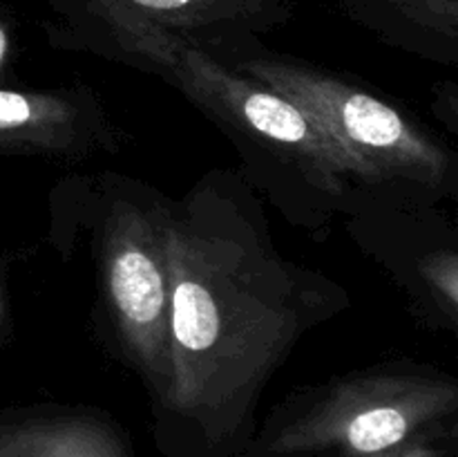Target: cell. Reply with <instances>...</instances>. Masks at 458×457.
Instances as JSON below:
<instances>
[{"label": "cell", "instance_id": "cell-1", "mask_svg": "<svg viewBox=\"0 0 458 457\" xmlns=\"http://www.w3.org/2000/svg\"><path fill=\"white\" fill-rule=\"evenodd\" d=\"M170 370L152 401L170 437L226 451L291 349L352 307L344 287L289 260L237 168L201 175L165 200Z\"/></svg>", "mask_w": 458, "mask_h": 457}, {"label": "cell", "instance_id": "cell-2", "mask_svg": "<svg viewBox=\"0 0 458 457\" xmlns=\"http://www.w3.org/2000/svg\"><path fill=\"white\" fill-rule=\"evenodd\" d=\"M67 47L168 81L231 139L246 182L295 228L327 236L344 213L353 170L343 152L284 97L141 18L88 27Z\"/></svg>", "mask_w": 458, "mask_h": 457}, {"label": "cell", "instance_id": "cell-3", "mask_svg": "<svg viewBox=\"0 0 458 457\" xmlns=\"http://www.w3.org/2000/svg\"><path fill=\"white\" fill-rule=\"evenodd\" d=\"M224 65L293 103L353 170L356 195L441 204L456 193L454 152L401 106L334 70L253 40Z\"/></svg>", "mask_w": 458, "mask_h": 457}, {"label": "cell", "instance_id": "cell-4", "mask_svg": "<svg viewBox=\"0 0 458 457\" xmlns=\"http://www.w3.org/2000/svg\"><path fill=\"white\" fill-rule=\"evenodd\" d=\"M168 195L123 173L76 177L54 188L56 218L83 222L92 240L98 305L152 401L170 370V269L165 255Z\"/></svg>", "mask_w": 458, "mask_h": 457}, {"label": "cell", "instance_id": "cell-5", "mask_svg": "<svg viewBox=\"0 0 458 457\" xmlns=\"http://www.w3.org/2000/svg\"><path fill=\"white\" fill-rule=\"evenodd\" d=\"M456 412V376L414 361L380 363L293 394L268 428L264 455H378L452 424Z\"/></svg>", "mask_w": 458, "mask_h": 457}, {"label": "cell", "instance_id": "cell-6", "mask_svg": "<svg viewBox=\"0 0 458 457\" xmlns=\"http://www.w3.org/2000/svg\"><path fill=\"white\" fill-rule=\"evenodd\" d=\"M438 204H392L349 193L347 231L405 289L420 321L458 330L456 224Z\"/></svg>", "mask_w": 458, "mask_h": 457}, {"label": "cell", "instance_id": "cell-7", "mask_svg": "<svg viewBox=\"0 0 458 457\" xmlns=\"http://www.w3.org/2000/svg\"><path fill=\"white\" fill-rule=\"evenodd\" d=\"M56 22L49 36L97 25L112 18H141L182 36L226 63L253 40L293 18L298 0H47Z\"/></svg>", "mask_w": 458, "mask_h": 457}, {"label": "cell", "instance_id": "cell-8", "mask_svg": "<svg viewBox=\"0 0 458 457\" xmlns=\"http://www.w3.org/2000/svg\"><path fill=\"white\" fill-rule=\"evenodd\" d=\"M125 139L89 85L0 88V151L54 161H85L121 151Z\"/></svg>", "mask_w": 458, "mask_h": 457}, {"label": "cell", "instance_id": "cell-9", "mask_svg": "<svg viewBox=\"0 0 458 457\" xmlns=\"http://www.w3.org/2000/svg\"><path fill=\"white\" fill-rule=\"evenodd\" d=\"M0 457H132V451L106 412L38 406L0 421Z\"/></svg>", "mask_w": 458, "mask_h": 457}, {"label": "cell", "instance_id": "cell-10", "mask_svg": "<svg viewBox=\"0 0 458 457\" xmlns=\"http://www.w3.org/2000/svg\"><path fill=\"white\" fill-rule=\"evenodd\" d=\"M349 21L383 43L434 63H458V0H338Z\"/></svg>", "mask_w": 458, "mask_h": 457}, {"label": "cell", "instance_id": "cell-11", "mask_svg": "<svg viewBox=\"0 0 458 457\" xmlns=\"http://www.w3.org/2000/svg\"><path fill=\"white\" fill-rule=\"evenodd\" d=\"M456 437V421L452 424L437 426L425 433L416 435L410 442L392 448V451L378 453V455H362V457H445L450 453L452 442Z\"/></svg>", "mask_w": 458, "mask_h": 457}, {"label": "cell", "instance_id": "cell-12", "mask_svg": "<svg viewBox=\"0 0 458 457\" xmlns=\"http://www.w3.org/2000/svg\"><path fill=\"white\" fill-rule=\"evenodd\" d=\"M13 54V30L7 16L0 13V76L9 70V61Z\"/></svg>", "mask_w": 458, "mask_h": 457}, {"label": "cell", "instance_id": "cell-13", "mask_svg": "<svg viewBox=\"0 0 458 457\" xmlns=\"http://www.w3.org/2000/svg\"><path fill=\"white\" fill-rule=\"evenodd\" d=\"M4 323H7V309H4V300H3V291H0V336H3Z\"/></svg>", "mask_w": 458, "mask_h": 457}]
</instances>
